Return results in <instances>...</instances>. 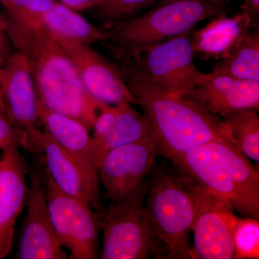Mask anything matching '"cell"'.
Here are the masks:
<instances>
[{
  "label": "cell",
  "instance_id": "cell-1",
  "mask_svg": "<svg viewBox=\"0 0 259 259\" xmlns=\"http://www.w3.org/2000/svg\"><path fill=\"white\" fill-rule=\"evenodd\" d=\"M116 66L147 117L158 154L174 162L207 142L233 144L226 124L198 102L155 83L132 61Z\"/></svg>",
  "mask_w": 259,
  "mask_h": 259
},
{
  "label": "cell",
  "instance_id": "cell-2",
  "mask_svg": "<svg viewBox=\"0 0 259 259\" xmlns=\"http://www.w3.org/2000/svg\"><path fill=\"white\" fill-rule=\"evenodd\" d=\"M4 20L15 49L28 61L37 98L51 110L76 119L92 131L103 102L88 93L60 44L42 23Z\"/></svg>",
  "mask_w": 259,
  "mask_h": 259
},
{
  "label": "cell",
  "instance_id": "cell-3",
  "mask_svg": "<svg viewBox=\"0 0 259 259\" xmlns=\"http://www.w3.org/2000/svg\"><path fill=\"white\" fill-rule=\"evenodd\" d=\"M181 171L245 217L259 220V176L233 144L211 141L173 162Z\"/></svg>",
  "mask_w": 259,
  "mask_h": 259
},
{
  "label": "cell",
  "instance_id": "cell-4",
  "mask_svg": "<svg viewBox=\"0 0 259 259\" xmlns=\"http://www.w3.org/2000/svg\"><path fill=\"white\" fill-rule=\"evenodd\" d=\"M223 3L166 0L140 16L112 25L105 40L119 61L137 57L148 48L192 31L207 18L223 13Z\"/></svg>",
  "mask_w": 259,
  "mask_h": 259
},
{
  "label": "cell",
  "instance_id": "cell-5",
  "mask_svg": "<svg viewBox=\"0 0 259 259\" xmlns=\"http://www.w3.org/2000/svg\"><path fill=\"white\" fill-rule=\"evenodd\" d=\"M145 209L153 236L166 251L165 258H192L190 236L196 204L182 177L153 166L148 177Z\"/></svg>",
  "mask_w": 259,
  "mask_h": 259
},
{
  "label": "cell",
  "instance_id": "cell-6",
  "mask_svg": "<svg viewBox=\"0 0 259 259\" xmlns=\"http://www.w3.org/2000/svg\"><path fill=\"white\" fill-rule=\"evenodd\" d=\"M148 179L138 193L105 211L100 227L103 232L102 259H144L158 252L145 209Z\"/></svg>",
  "mask_w": 259,
  "mask_h": 259
},
{
  "label": "cell",
  "instance_id": "cell-7",
  "mask_svg": "<svg viewBox=\"0 0 259 259\" xmlns=\"http://www.w3.org/2000/svg\"><path fill=\"white\" fill-rule=\"evenodd\" d=\"M180 176L196 204L192 258H236L233 230L238 216L234 209L183 172Z\"/></svg>",
  "mask_w": 259,
  "mask_h": 259
},
{
  "label": "cell",
  "instance_id": "cell-8",
  "mask_svg": "<svg viewBox=\"0 0 259 259\" xmlns=\"http://www.w3.org/2000/svg\"><path fill=\"white\" fill-rule=\"evenodd\" d=\"M0 105L21 136L23 148L40 153L42 131L37 115V95L28 61L16 51L5 61L0 79Z\"/></svg>",
  "mask_w": 259,
  "mask_h": 259
},
{
  "label": "cell",
  "instance_id": "cell-9",
  "mask_svg": "<svg viewBox=\"0 0 259 259\" xmlns=\"http://www.w3.org/2000/svg\"><path fill=\"white\" fill-rule=\"evenodd\" d=\"M44 170L48 207L61 246L69 258H97L99 227L91 206L61 190Z\"/></svg>",
  "mask_w": 259,
  "mask_h": 259
},
{
  "label": "cell",
  "instance_id": "cell-10",
  "mask_svg": "<svg viewBox=\"0 0 259 259\" xmlns=\"http://www.w3.org/2000/svg\"><path fill=\"white\" fill-rule=\"evenodd\" d=\"M194 55L190 32L148 48L127 61L168 91L187 97L208 74L197 69Z\"/></svg>",
  "mask_w": 259,
  "mask_h": 259
},
{
  "label": "cell",
  "instance_id": "cell-11",
  "mask_svg": "<svg viewBox=\"0 0 259 259\" xmlns=\"http://www.w3.org/2000/svg\"><path fill=\"white\" fill-rule=\"evenodd\" d=\"M158 155L156 140L150 134L136 142L110 150L99 167V180L112 203L125 202L146 183Z\"/></svg>",
  "mask_w": 259,
  "mask_h": 259
},
{
  "label": "cell",
  "instance_id": "cell-12",
  "mask_svg": "<svg viewBox=\"0 0 259 259\" xmlns=\"http://www.w3.org/2000/svg\"><path fill=\"white\" fill-rule=\"evenodd\" d=\"M28 176L27 212L15 258H67L54 231L41 174L35 169Z\"/></svg>",
  "mask_w": 259,
  "mask_h": 259
},
{
  "label": "cell",
  "instance_id": "cell-13",
  "mask_svg": "<svg viewBox=\"0 0 259 259\" xmlns=\"http://www.w3.org/2000/svg\"><path fill=\"white\" fill-rule=\"evenodd\" d=\"M54 38L74 63L85 88L92 96L108 105H116L122 102L138 105L137 100L116 65L91 46Z\"/></svg>",
  "mask_w": 259,
  "mask_h": 259
},
{
  "label": "cell",
  "instance_id": "cell-14",
  "mask_svg": "<svg viewBox=\"0 0 259 259\" xmlns=\"http://www.w3.org/2000/svg\"><path fill=\"white\" fill-rule=\"evenodd\" d=\"M44 169L61 190L98 208L100 180L93 166L66 151L44 130L40 137Z\"/></svg>",
  "mask_w": 259,
  "mask_h": 259
},
{
  "label": "cell",
  "instance_id": "cell-15",
  "mask_svg": "<svg viewBox=\"0 0 259 259\" xmlns=\"http://www.w3.org/2000/svg\"><path fill=\"white\" fill-rule=\"evenodd\" d=\"M27 168L18 146L3 150L0 157V259L11 252L15 226L26 204Z\"/></svg>",
  "mask_w": 259,
  "mask_h": 259
},
{
  "label": "cell",
  "instance_id": "cell-16",
  "mask_svg": "<svg viewBox=\"0 0 259 259\" xmlns=\"http://www.w3.org/2000/svg\"><path fill=\"white\" fill-rule=\"evenodd\" d=\"M222 118L236 112L259 109V81L211 72L187 96Z\"/></svg>",
  "mask_w": 259,
  "mask_h": 259
},
{
  "label": "cell",
  "instance_id": "cell-17",
  "mask_svg": "<svg viewBox=\"0 0 259 259\" xmlns=\"http://www.w3.org/2000/svg\"><path fill=\"white\" fill-rule=\"evenodd\" d=\"M252 25L254 24L244 11L229 17L225 13L218 15L203 28L192 32L194 54L204 59L228 57L239 47Z\"/></svg>",
  "mask_w": 259,
  "mask_h": 259
},
{
  "label": "cell",
  "instance_id": "cell-18",
  "mask_svg": "<svg viewBox=\"0 0 259 259\" xmlns=\"http://www.w3.org/2000/svg\"><path fill=\"white\" fill-rule=\"evenodd\" d=\"M37 115L40 124L66 151L84 160L98 171L100 157L90 131L79 120L51 110L37 98Z\"/></svg>",
  "mask_w": 259,
  "mask_h": 259
},
{
  "label": "cell",
  "instance_id": "cell-19",
  "mask_svg": "<svg viewBox=\"0 0 259 259\" xmlns=\"http://www.w3.org/2000/svg\"><path fill=\"white\" fill-rule=\"evenodd\" d=\"M42 24L56 38L90 46L105 42L110 33L108 29L95 26L75 10L56 1L42 16Z\"/></svg>",
  "mask_w": 259,
  "mask_h": 259
},
{
  "label": "cell",
  "instance_id": "cell-20",
  "mask_svg": "<svg viewBox=\"0 0 259 259\" xmlns=\"http://www.w3.org/2000/svg\"><path fill=\"white\" fill-rule=\"evenodd\" d=\"M117 105L115 123L105 139L99 146L101 162L104 156L112 148L136 142L151 134V127L146 116L140 113L129 102Z\"/></svg>",
  "mask_w": 259,
  "mask_h": 259
},
{
  "label": "cell",
  "instance_id": "cell-21",
  "mask_svg": "<svg viewBox=\"0 0 259 259\" xmlns=\"http://www.w3.org/2000/svg\"><path fill=\"white\" fill-rule=\"evenodd\" d=\"M213 72L239 79L259 81V31L254 28L247 34L233 54L214 65Z\"/></svg>",
  "mask_w": 259,
  "mask_h": 259
},
{
  "label": "cell",
  "instance_id": "cell-22",
  "mask_svg": "<svg viewBox=\"0 0 259 259\" xmlns=\"http://www.w3.org/2000/svg\"><path fill=\"white\" fill-rule=\"evenodd\" d=\"M229 131L233 146L247 158L259 161V117L253 110L230 114L221 118Z\"/></svg>",
  "mask_w": 259,
  "mask_h": 259
},
{
  "label": "cell",
  "instance_id": "cell-23",
  "mask_svg": "<svg viewBox=\"0 0 259 259\" xmlns=\"http://www.w3.org/2000/svg\"><path fill=\"white\" fill-rule=\"evenodd\" d=\"M236 258H259V222L255 218L237 217L233 230Z\"/></svg>",
  "mask_w": 259,
  "mask_h": 259
},
{
  "label": "cell",
  "instance_id": "cell-24",
  "mask_svg": "<svg viewBox=\"0 0 259 259\" xmlns=\"http://www.w3.org/2000/svg\"><path fill=\"white\" fill-rule=\"evenodd\" d=\"M158 0H102L96 7L97 15L109 28L127 20L140 10Z\"/></svg>",
  "mask_w": 259,
  "mask_h": 259
},
{
  "label": "cell",
  "instance_id": "cell-25",
  "mask_svg": "<svg viewBox=\"0 0 259 259\" xmlns=\"http://www.w3.org/2000/svg\"><path fill=\"white\" fill-rule=\"evenodd\" d=\"M54 2L55 0H7L3 5L8 13L7 18L42 23V16Z\"/></svg>",
  "mask_w": 259,
  "mask_h": 259
},
{
  "label": "cell",
  "instance_id": "cell-26",
  "mask_svg": "<svg viewBox=\"0 0 259 259\" xmlns=\"http://www.w3.org/2000/svg\"><path fill=\"white\" fill-rule=\"evenodd\" d=\"M116 115H117V105L111 106L103 102L100 107V112L97 115L96 120L94 123L93 129L94 134L92 136L96 144L97 152H98L100 161L101 158L99 153V146L111 131L115 123Z\"/></svg>",
  "mask_w": 259,
  "mask_h": 259
},
{
  "label": "cell",
  "instance_id": "cell-27",
  "mask_svg": "<svg viewBox=\"0 0 259 259\" xmlns=\"http://www.w3.org/2000/svg\"><path fill=\"white\" fill-rule=\"evenodd\" d=\"M11 146L23 148V141L18 131L10 122L0 105V150Z\"/></svg>",
  "mask_w": 259,
  "mask_h": 259
},
{
  "label": "cell",
  "instance_id": "cell-28",
  "mask_svg": "<svg viewBox=\"0 0 259 259\" xmlns=\"http://www.w3.org/2000/svg\"><path fill=\"white\" fill-rule=\"evenodd\" d=\"M59 1L68 8L75 11H78V10H85L96 8L102 0H59Z\"/></svg>",
  "mask_w": 259,
  "mask_h": 259
},
{
  "label": "cell",
  "instance_id": "cell-29",
  "mask_svg": "<svg viewBox=\"0 0 259 259\" xmlns=\"http://www.w3.org/2000/svg\"><path fill=\"white\" fill-rule=\"evenodd\" d=\"M240 8L248 13L252 22L255 25L259 15V0H243Z\"/></svg>",
  "mask_w": 259,
  "mask_h": 259
},
{
  "label": "cell",
  "instance_id": "cell-30",
  "mask_svg": "<svg viewBox=\"0 0 259 259\" xmlns=\"http://www.w3.org/2000/svg\"><path fill=\"white\" fill-rule=\"evenodd\" d=\"M5 20L0 15V79H1L2 71L4 66L6 58H5Z\"/></svg>",
  "mask_w": 259,
  "mask_h": 259
},
{
  "label": "cell",
  "instance_id": "cell-31",
  "mask_svg": "<svg viewBox=\"0 0 259 259\" xmlns=\"http://www.w3.org/2000/svg\"><path fill=\"white\" fill-rule=\"evenodd\" d=\"M199 1L209 2V3H223V4L227 3L226 0H199Z\"/></svg>",
  "mask_w": 259,
  "mask_h": 259
},
{
  "label": "cell",
  "instance_id": "cell-32",
  "mask_svg": "<svg viewBox=\"0 0 259 259\" xmlns=\"http://www.w3.org/2000/svg\"><path fill=\"white\" fill-rule=\"evenodd\" d=\"M0 1L2 2V3H3V4H4V3H5V2L7 1V0H0Z\"/></svg>",
  "mask_w": 259,
  "mask_h": 259
},
{
  "label": "cell",
  "instance_id": "cell-33",
  "mask_svg": "<svg viewBox=\"0 0 259 259\" xmlns=\"http://www.w3.org/2000/svg\"><path fill=\"white\" fill-rule=\"evenodd\" d=\"M226 2H228V0H226Z\"/></svg>",
  "mask_w": 259,
  "mask_h": 259
}]
</instances>
